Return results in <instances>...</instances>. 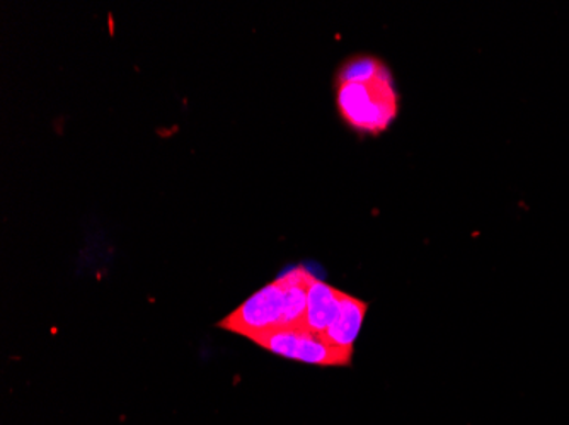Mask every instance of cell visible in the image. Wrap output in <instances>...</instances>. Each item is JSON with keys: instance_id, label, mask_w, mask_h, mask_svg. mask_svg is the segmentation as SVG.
Listing matches in <instances>:
<instances>
[{"instance_id": "1", "label": "cell", "mask_w": 569, "mask_h": 425, "mask_svg": "<svg viewBox=\"0 0 569 425\" xmlns=\"http://www.w3.org/2000/svg\"><path fill=\"white\" fill-rule=\"evenodd\" d=\"M313 278L302 266L291 269L287 275L280 276L249 297L219 322V327L244 335L249 340L280 327H304Z\"/></svg>"}, {"instance_id": "5", "label": "cell", "mask_w": 569, "mask_h": 425, "mask_svg": "<svg viewBox=\"0 0 569 425\" xmlns=\"http://www.w3.org/2000/svg\"><path fill=\"white\" fill-rule=\"evenodd\" d=\"M366 312H369V303L351 297V294H341L340 312L336 315L328 331L321 335L326 343L336 347H347L353 349L354 340L362 331L363 321H365Z\"/></svg>"}, {"instance_id": "2", "label": "cell", "mask_w": 569, "mask_h": 425, "mask_svg": "<svg viewBox=\"0 0 569 425\" xmlns=\"http://www.w3.org/2000/svg\"><path fill=\"white\" fill-rule=\"evenodd\" d=\"M336 105L350 128L381 135L396 120L400 98L387 67L363 82H336Z\"/></svg>"}, {"instance_id": "3", "label": "cell", "mask_w": 569, "mask_h": 425, "mask_svg": "<svg viewBox=\"0 0 569 425\" xmlns=\"http://www.w3.org/2000/svg\"><path fill=\"white\" fill-rule=\"evenodd\" d=\"M253 343L292 361L314 366H350L353 349L326 343L307 327H280L254 337Z\"/></svg>"}, {"instance_id": "4", "label": "cell", "mask_w": 569, "mask_h": 425, "mask_svg": "<svg viewBox=\"0 0 569 425\" xmlns=\"http://www.w3.org/2000/svg\"><path fill=\"white\" fill-rule=\"evenodd\" d=\"M341 294L343 291L332 288L321 279L313 278L307 293L306 318L304 327L314 334L322 335L340 312Z\"/></svg>"}]
</instances>
